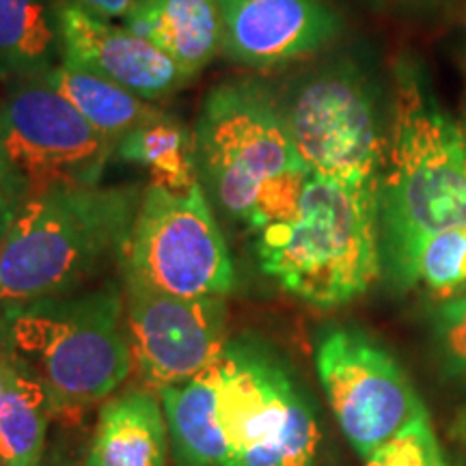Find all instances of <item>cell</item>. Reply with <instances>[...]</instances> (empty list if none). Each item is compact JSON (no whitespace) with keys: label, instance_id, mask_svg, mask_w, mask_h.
Here are the masks:
<instances>
[{"label":"cell","instance_id":"obj_24","mask_svg":"<svg viewBox=\"0 0 466 466\" xmlns=\"http://www.w3.org/2000/svg\"><path fill=\"white\" fill-rule=\"evenodd\" d=\"M31 195L33 188L25 173L14 165V160L0 145V247Z\"/></svg>","mask_w":466,"mask_h":466},{"label":"cell","instance_id":"obj_18","mask_svg":"<svg viewBox=\"0 0 466 466\" xmlns=\"http://www.w3.org/2000/svg\"><path fill=\"white\" fill-rule=\"evenodd\" d=\"M61 61L52 0H0V83L33 78Z\"/></svg>","mask_w":466,"mask_h":466},{"label":"cell","instance_id":"obj_5","mask_svg":"<svg viewBox=\"0 0 466 466\" xmlns=\"http://www.w3.org/2000/svg\"><path fill=\"white\" fill-rule=\"evenodd\" d=\"M11 346L42 380L55 417H78L132 371L124 289L115 281L0 307Z\"/></svg>","mask_w":466,"mask_h":466},{"label":"cell","instance_id":"obj_10","mask_svg":"<svg viewBox=\"0 0 466 466\" xmlns=\"http://www.w3.org/2000/svg\"><path fill=\"white\" fill-rule=\"evenodd\" d=\"M0 145L33 192L56 184H100L116 147L44 76L7 85L0 100Z\"/></svg>","mask_w":466,"mask_h":466},{"label":"cell","instance_id":"obj_25","mask_svg":"<svg viewBox=\"0 0 466 466\" xmlns=\"http://www.w3.org/2000/svg\"><path fill=\"white\" fill-rule=\"evenodd\" d=\"M26 365V360L15 352V348L11 346L7 330H5L3 319H0V398L7 391L9 384L14 382L17 371Z\"/></svg>","mask_w":466,"mask_h":466},{"label":"cell","instance_id":"obj_6","mask_svg":"<svg viewBox=\"0 0 466 466\" xmlns=\"http://www.w3.org/2000/svg\"><path fill=\"white\" fill-rule=\"evenodd\" d=\"M220 421L231 466H313L319 425L289 367L258 339L227 343Z\"/></svg>","mask_w":466,"mask_h":466},{"label":"cell","instance_id":"obj_22","mask_svg":"<svg viewBox=\"0 0 466 466\" xmlns=\"http://www.w3.org/2000/svg\"><path fill=\"white\" fill-rule=\"evenodd\" d=\"M365 466H447L430 419L423 417L365 460Z\"/></svg>","mask_w":466,"mask_h":466},{"label":"cell","instance_id":"obj_9","mask_svg":"<svg viewBox=\"0 0 466 466\" xmlns=\"http://www.w3.org/2000/svg\"><path fill=\"white\" fill-rule=\"evenodd\" d=\"M316 367L337 425L360 458L428 417L421 398L391 354L350 326H329L318 337Z\"/></svg>","mask_w":466,"mask_h":466},{"label":"cell","instance_id":"obj_21","mask_svg":"<svg viewBox=\"0 0 466 466\" xmlns=\"http://www.w3.org/2000/svg\"><path fill=\"white\" fill-rule=\"evenodd\" d=\"M393 285H423L439 296H451L466 288V227L425 236L412 248Z\"/></svg>","mask_w":466,"mask_h":466},{"label":"cell","instance_id":"obj_15","mask_svg":"<svg viewBox=\"0 0 466 466\" xmlns=\"http://www.w3.org/2000/svg\"><path fill=\"white\" fill-rule=\"evenodd\" d=\"M167 458L168 425L158 393L127 389L102 406L85 466H167Z\"/></svg>","mask_w":466,"mask_h":466},{"label":"cell","instance_id":"obj_27","mask_svg":"<svg viewBox=\"0 0 466 466\" xmlns=\"http://www.w3.org/2000/svg\"><path fill=\"white\" fill-rule=\"evenodd\" d=\"M39 466H69V464H61V462H55V464H39Z\"/></svg>","mask_w":466,"mask_h":466},{"label":"cell","instance_id":"obj_14","mask_svg":"<svg viewBox=\"0 0 466 466\" xmlns=\"http://www.w3.org/2000/svg\"><path fill=\"white\" fill-rule=\"evenodd\" d=\"M119 22L158 46L190 78L223 52L217 0H134Z\"/></svg>","mask_w":466,"mask_h":466},{"label":"cell","instance_id":"obj_2","mask_svg":"<svg viewBox=\"0 0 466 466\" xmlns=\"http://www.w3.org/2000/svg\"><path fill=\"white\" fill-rule=\"evenodd\" d=\"M141 195L102 184L33 192L0 247V307L72 294L121 261Z\"/></svg>","mask_w":466,"mask_h":466},{"label":"cell","instance_id":"obj_11","mask_svg":"<svg viewBox=\"0 0 466 466\" xmlns=\"http://www.w3.org/2000/svg\"><path fill=\"white\" fill-rule=\"evenodd\" d=\"M124 305L132 363L149 391L188 382L223 359L225 299H182L124 272Z\"/></svg>","mask_w":466,"mask_h":466},{"label":"cell","instance_id":"obj_19","mask_svg":"<svg viewBox=\"0 0 466 466\" xmlns=\"http://www.w3.org/2000/svg\"><path fill=\"white\" fill-rule=\"evenodd\" d=\"M115 156L141 165L151 173V184L171 190H188L199 184L195 130L175 116L134 127L116 141Z\"/></svg>","mask_w":466,"mask_h":466},{"label":"cell","instance_id":"obj_7","mask_svg":"<svg viewBox=\"0 0 466 466\" xmlns=\"http://www.w3.org/2000/svg\"><path fill=\"white\" fill-rule=\"evenodd\" d=\"M121 272L182 299H227L236 270L201 182L188 190H143Z\"/></svg>","mask_w":466,"mask_h":466},{"label":"cell","instance_id":"obj_16","mask_svg":"<svg viewBox=\"0 0 466 466\" xmlns=\"http://www.w3.org/2000/svg\"><path fill=\"white\" fill-rule=\"evenodd\" d=\"M220 360L192 380L158 393L175 466H231L220 421Z\"/></svg>","mask_w":466,"mask_h":466},{"label":"cell","instance_id":"obj_26","mask_svg":"<svg viewBox=\"0 0 466 466\" xmlns=\"http://www.w3.org/2000/svg\"><path fill=\"white\" fill-rule=\"evenodd\" d=\"M74 3L93 11V14L108 17V20H121L134 5V0H74Z\"/></svg>","mask_w":466,"mask_h":466},{"label":"cell","instance_id":"obj_17","mask_svg":"<svg viewBox=\"0 0 466 466\" xmlns=\"http://www.w3.org/2000/svg\"><path fill=\"white\" fill-rule=\"evenodd\" d=\"M42 76L52 89L61 93L97 132L115 145L134 127L168 116L167 110L156 106L154 102L143 100L137 93L66 58Z\"/></svg>","mask_w":466,"mask_h":466},{"label":"cell","instance_id":"obj_4","mask_svg":"<svg viewBox=\"0 0 466 466\" xmlns=\"http://www.w3.org/2000/svg\"><path fill=\"white\" fill-rule=\"evenodd\" d=\"M258 233L261 270L307 305H348L382 272L378 182L309 175L294 212Z\"/></svg>","mask_w":466,"mask_h":466},{"label":"cell","instance_id":"obj_1","mask_svg":"<svg viewBox=\"0 0 466 466\" xmlns=\"http://www.w3.org/2000/svg\"><path fill=\"white\" fill-rule=\"evenodd\" d=\"M466 227V134L412 63L395 74L389 168L378 179V231L389 281L432 233Z\"/></svg>","mask_w":466,"mask_h":466},{"label":"cell","instance_id":"obj_20","mask_svg":"<svg viewBox=\"0 0 466 466\" xmlns=\"http://www.w3.org/2000/svg\"><path fill=\"white\" fill-rule=\"evenodd\" d=\"M55 417L46 387L25 365L0 398V466H39Z\"/></svg>","mask_w":466,"mask_h":466},{"label":"cell","instance_id":"obj_12","mask_svg":"<svg viewBox=\"0 0 466 466\" xmlns=\"http://www.w3.org/2000/svg\"><path fill=\"white\" fill-rule=\"evenodd\" d=\"M61 42V58L102 76L110 83L156 102L190 83L158 46L134 33L119 20H108L74 0H52Z\"/></svg>","mask_w":466,"mask_h":466},{"label":"cell","instance_id":"obj_8","mask_svg":"<svg viewBox=\"0 0 466 466\" xmlns=\"http://www.w3.org/2000/svg\"><path fill=\"white\" fill-rule=\"evenodd\" d=\"M281 108L309 173L352 186L378 182L384 138L374 86L357 66L307 76Z\"/></svg>","mask_w":466,"mask_h":466},{"label":"cell","instance_id":"obj_13","mask_svg":"<svg viewBox=\"0 0 466 466\" xmlns=\"http://www.w3.org/2000/svg\"><path fill=\"white\" fill-rule=\"evenodd\" d=\"M223 55L253 69L299 61L341 33V17L324 0H217Z\"/></svg>","mask_w":466,"mask_h":466},{"label":"cell","instance_id":"obj_23","mask_svg":"<svg viewBox=\"0 0 466 466\" xmlns=\"http://www.w3.org/2000/svg\"><path fill=\"white\" fill-rule=\"evenodd\" d=\"M434 343L447 374L466 382V296L442 302L434 313Z\"/></svg>","mask_w":466,"mask_h":466},{"label":"cell","instance_id":"obj_3","mask_svg":"<svg viewBox=\"0 0 466 466\" xmlns=\"http://www.w3.org/2000/svg\"><path fill=\"white\" fill-rule=\"evenodd\" d=\"M206 192L250 229L294 212L309 168L285 124L281 102L255 80H225L208 93L195 127Z\"/></svg>","mask_w":466,"mask_h":466}]
</instances>
